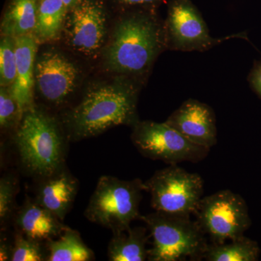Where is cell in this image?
<instances>
[{
    "instance_id": "1",
    "label": "cell",
    "mask_w": 261,
    "mask_h": 261,
    "mask_svg": "<svg viewBox=\"0 0 261 261\" xmlns=\"http://www.w3.org/2000/svg\"><path fill=\"white\" fill-rule=\"evenodd\" d=\"M138 89L132 82L106 84L89 89L63 117L70 141L92 138L113 127L135 126Z\"/></svg>"
},
{
    "instance_id": "2",
    "label": "cell",
    "mask_w": 261,
    "mask_h": 261,
    "mask_svg": "<svg viewBox=\"0 0 261 261\" xmlns=\"http://www.w3.org/2000/svg\"><path fill=\"white\" fill-rule=\"evenodd\" d=\"M164 49V24L152 13L136 12L117 24L105 55L106 65L116 73L143 76Z\"/></svg>"
},
{
    "instance_id": "3",
    "label": "cell",
    "mask_w": 261,
    "mask_h": 261,
    "mask_svg": "<svg viewBox=\"0 0 261 261\" xmlns=\"http://www.w3.org/2000/svg\"><path fill=\"white\" fill-rule=\"evenodd\" d=\"M65 130L55 117L34 105L24 111L14 142L25 172L39 179L66 166L70 141Z\"/></svg>"
},
{
    "instance_id": "4",
    "label": "cell",
    "mask_w": 261,
    "mask_h": 261,
    "mask_svg": "<svg viewBox=\"0 0 261 261\" xmlns=\"http://www.w3.org/2000/svg\"><path fill=\"white\" fill-rule=\"evenodd\" d=\"M188 215L155 212L141 216L152 238L149 261L200 260L208 244L197 221Z\"/></svg>"
},
{
    "instance_id": "5",
    "label": "cell",
    "mask_w": 261,
    "mask_h": 261,
    "mask_svg": "<svg viewBox=\"0 0 261 261\" xmlns=\"http://www.w3.org/2000/svg\"><path fill=\"white\" fill-rule=\"evenodd\" d=\"M145 184L140 178L126 181L112 176H102L89 199L84 216L91 222L113 233L128 229L140 219V205Z\"/></svg>"
},
{
    "instance_id": "6",
    "label": "cell",
    "mask_w": 261,
    "mask_h": 261,
    "mask_svg": "<svg viewBox=\"0 0 261 261\" xmlns=\"http://www.w3.org/2000/svg\"><path fill=\"white\" fill-rule=\"evenodd\" d=\"M151 196V205L159 212L195 215L204 193V181L198 173H190L178 164L156 171L144 182Z\"/></svg>"
},
{
    "instance_id": "7",
    "label": "cell",
    "mask_w": 261,
    "mask_h": 261,
    "mask_svg": "<svg viewBox=\"0 0 261 261\" xmlns=\"http://www.w3.org/2000/svg\"><path fill=\"white\" fill-rule=\"evenodd\" d=\"M195 215L201 229L214 244L242 238L252 224L243 197L228 190L202 197Z\"/></svg>"
},
{
    "instance_id": "8",
    "label": "cell",
    "mask_w": 261,
    "mask_h": 261,
    "mask_svg": "<svg viewBox=\"0 0 261 261\" xmlns=\"http://www.w3.org/2000/svg\"><path fill=\"white\" fill-rule=\"evenodd\" d=\"M132 140L142 155L168 165L198 162L205 159L210 150L187 140L166 122H137L133 126Z\"/></svg>"
},
{
    "instance_id": "9",
    "label": "cell",
    "mask_w": 261,
    "mask_h": 261,
    "mask_svg": "<svg viewBox=\"0 0 261 261\" xmlns=\"http://www.w3.org/2000/svg\"><path fill=\"white\" fill-rule=\"evenodd\" d=\"M166 47L171 50L205 51L231 39L248 40L246 32L211 37L207 24L191 0H172L164 23Z\"/></svg>"
},
{
    "instance_id": "10",
    "label": "cell",
    "mask_w": 261,
    "mask_h": 261,
    "mask_svg": "<svg viewBox=\"0 0 261 261\" xmlns=\"http://www.w3.org/2000/svg\"><path fill=\"white\" fill-rule=\"evenodd\" d=\"M70 45L86 56L95 54L104 43L106 15L102 3L83 0L69 10L65 25Z\"/></svg>"
},
{
    "instance_id": "11",
    "label": "cell",
    "mask_w": 261,
    "mask_h": 261,
    "mask_svg": "<svg viewBox=\"0 0 261 261\" xmlns=\"http://www.w3.org/2000/svg\"><path fill=\"white\" fill-rule=\"evenodd\" d=\"M78 77L75 65L57 51L43 53L35 64L38 90L46 102L56 107L67 102L74 92Z\"/></svg>"
},
{
    "instance_id": "12",
    "label": "cell",
    "mask_w": 261,
    "mask_h": 261,
    "mask_svg": "<svg viewBox=\"0 0 261 261\" xmlns=\"http://www.w3.org/2000/svg\"><path fill=\"white\" fill-rule=\"evenodd\" d=\"M165 122L195 145L210 149L217 143L214 111L197 99H187Z\"/></svg>"
},
{
    "instance_id": "13",
    "label": "cell",
    "mask_w": 261,
    "mask_h": 261,
    "mask_svg": "<svg viewBox=\"0 0 261 261\" xmlns=\"http://www.w3.org/2000/svg\"><path fill=\"white\" fill-rule=\"evenodd\" d=\"M38 180L39 182L34 200L63 221L78 193V180L70 173L66 166Z\"/></svg>"
},
{
    "instance_id": "14",
    "label": "cell",
    "mask_w": 261,
    "mask_h": 261,
    "mask_svg": "<svg viewBox=\"0 0 261 261\" xmlns=\"http://www.w3.org/2000/svg\"><path fill=\"white\" fill-rule=\"evenodd\" d=\"M14 217L18 232L41 243L58 238L68 227L56 215L29 197Z\"/></svg>"
},
{
    "instance_id": "15",
    "label": "cell",
    "mask_w": 261,
    "mask_h": 261,
    "mask_svg": "<svg viewBox=\"0 0 261 261\" xmlns=\"http://www.w3.org/2000/svg\"><path fill=\"white\" fill-rule=\"evenodd\" d=\"M14 39L16 76L14 83L9 89L23 113L34 105L33 100L37 40L34 34H28Z\"/></svg>"
},
{
    "instance_id": "16",
    "label": "cell",
    "mask_w": 261,
    "mask_h": 261,
    "mask_svg": "<svg viewBox=\"0 0 261 261\" xmlns=\"http://www.w3.org/2000/svg\"><path fill=\"white\" fill-rule=\"evenodd\" d=\"M147 228L130 227L113 233L108 247V260L111 261H145L148 257L147 242L150 236Z\"/></svg>"
},
{
    "instance_id": "17",
    "label": "cell",
    "mask_w": 261,
    "mask_h": 261,
    "mask_svg": "<svg viewBox=\"0 0 261 261\" xmlns=\"http://www.w3.org/2000/svg\"><path fill=\"white\" fill-rule=\"evenodd\" d=\"M38 7L36 0H13L3 18L2 34L13 38L34 34Z\"/></svg>"
},
{
    "instance_id": "18",
    "label": "cell",
    "mask_w": 261,
    "mask_h": 261,
    "mask_svg": "<svg viewBox=\"0 0 261 261\" xmlns=\"http://www.w3.org/2000/svg\"><path fill=\"white\" fill-rule=\"evenodd\" d=\"M47 261H92L94 252L85 243L80 233L69 227L59 237L45 243Z\"/></svg>"
},
{
    "instance_id": "19",
    "label": "cell",
    "mask_w": 261,
    "mask_h": 261,
    "mask_svg": "<svg viewBox=\"0 0 261 261\" xmlns=\"http://www.w3.org/2000/svg\"><path fill=\"white\" fill-rule=\"evenodd\" d=\"M260 254L257 242L243 236L229 243L207 245L204 258L207 261H256Z\"/></svg>"
},
{
    "instance_id": "20",
    "label": "cell",
    "mask_w": 261,
    "mask_h": 261,
    "mask_svg": "<svg viewBox=\"0 0 261 261\" xmlns=\"http://www.w3.org/2000/svg\"><path fill=\"white\" fill-rule=\"evenodd\" d=\"M63 0H42L38 7L34 35L41 42L54 40L59 36L67 13Z\"/></svg>"
},
{
    "instance_id": "21",
    "label": "cell",
    "mask_w": 261,
    "mask_h": 261,
    "mask_svg": "<svg viewBox=\"0 0 261 261\" xmlns=\"http://www.w3.org/2000/svg\"><path fill=\"white\" fill-rule=\"evenodd\" d=\"M48 252L46 245L24 236L21 233L15 234L10 261L47 260Z\"/></svg>"
},
{
    "instance_id": "22",
    "label": "cell",
    "mask_w": 261,
    "mask_h": 261,
    "mask_svg": "<svg viewBox=\"0 0 261 261\" xmlns=\"http://www.w3.org/2000/svg\"><path fill=\"white\" fill-rule=\"evenodd\" d=\"M18 180L14 175L7 174L0 179V224L5 226L14 217Z\"/></svg>"
},
{
    "instance_id": "23",
    "label": "cell",
    "mask_w": 261,
    "mask_h": 261,
    "mask_svg": "<svg viewBox=\"0 0 261 261\" xmlns=\"http://www.w3.org/2000/svg\"><path fill=\"white\" fill-rule=\"evenodd\" d=\"M16 76L15 39L4 37L0 45V82L2 87H10Z\"/></svg>"
},
{
    "instance_id": "24",
    "label": "cell",
    "mask_w": 261,
    "mask_h": 261,
    "mask_svg": "<svg viewBox=\"0 0 261 261\" xmlns=\"http://www.w3.org/2000/svg\"><path fill=\"white\" fill-rule=\"evenodd\" d=\"M22 113L18 102L8 87H2L0 91V126L2 129H9L18 126Z\"/></svg>"
},
{
    "instance_id": "25",
    "label": "cell",
    "mask_w": 261,
    "mask_h": 261,
    "mask_svg": "<svg viewBox=\"0 0 261 261\" xmlns=\"http://www.w3.org/2000/svg\"><path fill=\"white\" fill-rule=\"evenodd\" d=\"M247 80L252 90L261 98V59L254 63Z\"/></svg>"
},
{
    "instance_id": "26",
    "label": "cell",
    "mask_w": 261,
    "mask_h": 261,
    "mask_svg": "<svg viewBox=\"0 0 261 261\" xmlns=\"http://www.w3.org/2000/svg\"><path fill=\"white\" fill-rule=\"evenodd\" d=\"M118 4L126 7H150L159 5L164 0H115Z\"/></svg>"
},
{
    "instance_id": "27",
    "label": "cell",
    "mask_w": 261,
    "mask_h": 261,
    "mask_svg": "<svg viewBox=\"0 0 261 261\" xmlns=\"http://www.w3.org/2000/svg\"><path fill=\"white\" fill-rule=\"evenodd\" d=\"M8 240L5 239H2L1 243H0V260L6 261L10 260L11 259L12 250H13V245H10L8 243Z\"/></svg>"
},
{
    "instance_id": "28",
    "label": "cell",
    "mask_w": 261,
    "mask_h": 261,
    "mask_svg": "<svg viewBox=\"0 0 261 261\" xmlns=\"http://www.w3.org/2000/svg\"><path fill=\"white\" fill-rule=\"evenodd\" d=\"M82 1H83V0H63L67 11H69L70 10L74 8L75 5H78L79 3H80Z\"/></svg>"
}]
</instances>
